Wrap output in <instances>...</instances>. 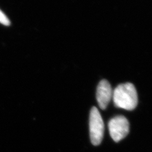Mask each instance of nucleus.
<instances>
[{
  "instance_id": "20e7f679",
  "label": "nucleus",
  "mask_w": 152,
  "mask_h": 152,
  "mask_svg": "<svg viewBox=\"0 0 152 152\" xmlns=\"http://www.w3.org/2000/svg\"><path fill=\"white\" fill-rule=\"evenodd\" d=\"M113 91L110 84L107 80L99 82L96 91V98L98 105L102 110L106 109L112 98Z\"/></svg>"
},
{
  "instance_id": "f03ea898",
  "label": "nucleus",
  "mask_w": 152,
  "mask_h": 152,
  "mask_svg": "<svg viewBox=\"0 0 152 152\" xmlns=\"http://www.w3.org/2000/svg\"><path fill=\"white\" fill-rule=\"evenodd\" d=\"M104 134V123L98 108L93 107L89 115V134L92 144L98 146L101 143Z\"/></svg>"
},
{
  "instance_id": "39448f33",
  "label": "nucleus",
  "mask_w": 152,
  "mask_h": 152,
  "mask_svg": "<svg viewBox=\"0 0 152 152\" xmlns=\"http://www.w3.org/2000/svg\"><path fill=\"white\" fill-rule=\"evenodd\" d=\"M0 23L5 26H8L10 25V21L9 18L1 10H0Z\"/></svg>"
},
{
  "instance_id": "f257e3e1",
  "label": "nucleus",
  "mask_w": 152,
  "mask_h": 152,
  "mask_svg": "<svg viewBox=\"0 0 152 152\" xmlns=\"http://www.w3.org/2000/svg\"><path fill=\"white\" fill-rule=\"evenodd\" d=\"M115 107L127 110H132L137 104V93L134 86L127 83L118 85L113 92Z\"/></svg>"
},
{
  "instance_id": "7ed1b4c3",
  "label": "nucleus",
  "mask_w": 152,
  "mask_h": 152,
  "mask_svg": "<svg viewBox=\"0 0 152 152\" xmlns=\"http://www.w3.org/2000/svg\"><path fill=\"white\" fill-rule=\"evenodd\" d=\"M108 129L113 140L118 142L123 140L129 132V123L122 115L112 118L108 122Z\"/></svg>"
}]
</instances>
